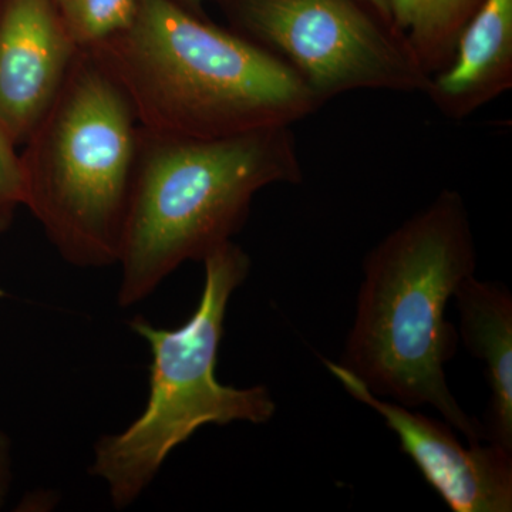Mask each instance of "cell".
Here are the masks:
<instances>
[{
	"label": "cell",
	"instance_id": "obj_8",
	"mask_svg": "<svg viewBox=\"0 0 512 512\" xmlns=\"http://www.w3.org/2000/svg\"><path fill=\"white\" fill-rule=\"evenodd\" d=\"M80 49L52 0H3L0 128L16 146L52 106Z\"/></svg>",
	"mask_w": 512,
	"mask_h": 512
},
{
	"label": "cell",
	"instance_id": "obj_17",
	"mask_svg": "<svg viewBox=\"0 0 512 512\" xmlns=\"http://www.w3.org/2000/svg\"><path fill=\"white\" fill-rule=\"evenodd\" d=\"M52 2H55L57 6H59V9L62 8L63 3L66 2V0H52Z\"/></svg>",
	"mask_w": 512,
	"mask_h": 512
},
{
	"label": "cell",
	"instance_id": "obj_14",
	"mask_svg": "<svg viewBox=\"0 0 512 512\" xmlns=\"http://www.w3.org/2000/svg\"><path fill=\"white\" fill-rule=\"evenodd\" d=\"M10 483H12V456L8 437L0 431V508L8 498Z\"/></svg>",
	"mask_w": 512,
	"mask_h": 512
},
{
	"label": "cell",
	"instance_id": "obj_6",
	"mask_svg": "<svg viewBox=\"0 0 512 512\" xmlns=\"http://www.w3.org/2000/svg\"><path fill=\"white\" fill-rule=\"evenodd\" d=\"M323 104L359 90L424 93L430 76L393 22L362 0H212Z\"/></svg>",
	"mask_w": 512,
	"mask_h": 512
},
{
	"label": "cell",
	"instance_id": "obj_15",
	"mask_svg": "<svg viewBox=\"0 0 512 512\" xmlns=\"http://www.w3.org/2000/svg\"><path fill=\"white\" fill-rule=\"evenodd\" d=\"M362 2H365L370 8L375 9L383 18L393 22L392 12H390V0H362Z\"/></svg>",
	"mask_w": 512,
	"mask_h": 512
},
{
	"label": "cell",
	"instance_id": "obj_11",
	"mask_svg": "<svg viewBox=\"0 0 512 512\" xmlns=\"http://www.w3.org/2000/svg\"><path fill=\"white\" fill-rule=\"evenodd\" d=\"M483 0H390L394 26L412 46L424 72L433 76L453 56L461 30Z\"/></svg>",
	"mask_w": 512,
	"mask_h": 512
},
{
	"label": "cell",
	"instance_id": "obj_13",
	"mask_svg": "<svg viewBox=\"0 0 512 512\" xmlns=\"http://www.w3.org/2000/svg\"><path fill=\"white\" fill-rule=\"evenodd\" d=\"M16 147L0 128V234L10 227L16 211L25 207V173Z\"/></svg>",
	"mask_w": 512,
	"mask_h": 512
},
{
	"label": "cell",
	"instance_id": "obj_4",
	"mask_svg": "<svg viewBox=\"0 0 512 512\" xmlns=\"http://www.w3.org/2000/svg\"><path fill=\"white\" fill-rule=\"evenodd\" d=\"M201 262L204 286L187 322L175 329L157 328L140 315L128 322L150 350L146 407L126 429L94 443L89 467L116 510L136 503L168 456L202 427L264 424L276 412L268 387L227 386L215 375L229 301L247 281L251 258L228 241Z\"/></svg>",
	"mask_w": 512,
	"mask_h": 512
},
{
	"label": "cell",
	"instance_id": "obj_2",
	"mask_svg": "<svg viewBox=\"0 0 512 512\" xmlns=\"http://www.w3.org/2000/svg\"><path fill=\"white\" fill-rule=\"evenodd\" d=\"M86 49L126 93L141 130L156 136L293 127L325 106L274 55L173 0H138L126 30Z\"/></svg>",
	"mask_w": 512,
	"mask_h": 512
},
{
	"label": "cell",
	"instance_id": "obj_9",
	"mask_svg": "<svg viewBox=\"0 0 512 512\" xmlns=\"http://www.w3.org/2000/svg\"><path fill=\"white\" fill-rule=\"evenodd\" d=\"M511 87L512 0H483L423 94L446 119L461 121Z\"/></svg>",
	"mask_w": 512,
	"mask_h": 512
},
{
	"label": "cell",
	"instance_id": "obj_5",
	"mask_svg": "<svg viewBox=\"0 0 512 512\" xmlns=\"http://www.w3.org/2000/svg\"><path fill=\"white\" fill-rule=\"evenodd\" d=\"M140 126L126 93L86 47L25 141V207L67 264L119 259Z\"/></svg>",
	"mask_w": 512,
	"mask_h": 512
},
{
	"label": "cell",
	"instance_id": "obj_16",
	"mask_svg": "<svg viewBox=\"0 0 512 512\" xmlns=\"http://www.w3.org/2000/svg\"><path fill=\"white\" fill-rule=\"evenodd\" d=\"M177 5L197 13H207L204 9L205 0H173Z\"/></svg>",
	"mask_w": 512,
	"mask_h": 512
},
{
	"label": "cell",
	"instance_id": "obj_1",
	"mask_svg": "<svg viewBox=\"0 0 512 512\" xmlns=\"http://www.w3.org/2000/svg\"><path fill=\"white\" fill-rule=\"evenodd\" d=\"M476 268L466 202L460 192L443 190L367 254L338 362L377 397L409 409L433 407L467 443L485 441V430L447 384L444 365L457 335L446 308Z\"/></svg>",
	"mask_w": 512,
	"mask_h": 512
},
{
	"label": "cell",
	"instance_id": "obj_10",
	"mask_svg": "<svg viewBox=\"0 0 512 512\" xmlns=\"http://www.w3.org/2000/svg\"><path fill=\"white\" fill-rule=\"evenodd\" d=\"M460 332L471 355L485 366L491 389L485 441L512 450V296L498 282L468 276L454 293Z\"/></svg>",
	"mask_w": 512,
	"mask_h": 512
},
{
	"label": "cell",
	"instance_id": "obj_7",
	"mask_svg": "<svg viewBox=\"0 0 512 512\" xmlns=\"http://www.w3.org/2000/svg\"><path fill=\"white\" fill-rule=\"evenodd\" d=\"M325 366L353 399L382 417L403 453L451 511H512V450L488 441L464 447L446 421L375 396L339 363L326 359Z\"/></svg>",
	"mask_w": 512,
	"mask_h": 512
},
{
	"label": "cell",
	"instance_id": "obj_12",
	"mask_svg": "<svg viewBox=\"0 0 512 512\" xmlns=\"http://www.w3.org/2000/svg\"><path fill=\"white\" fill-rule=\"evenodd\" d=\"M137 8L138 0H66L60 12L74 42L90 47L126 30Z\"/></svg>",
	"mask_w": 512,
	"mask_h": 512
},
{
	"label": "cell",
	"instance_id": "obj_3",
	"mask_svg": "<svg viewBox=\"0 0 512 512\" xmlns=\"http://www.w3.org/2000/svg\"><path fill=\"white\" fill-rule=\"evenodd\" d=\"M292 127L221 138L156 136L140 128L119 259L117 305L146 301L185 262L232 241L259 191L299 184Z\"/></svg>",
	"mask_w": 512,
	"mask_h": 512
}]
</instances>
